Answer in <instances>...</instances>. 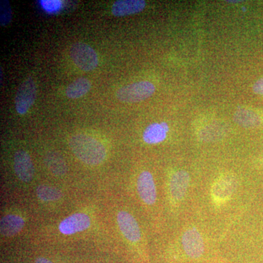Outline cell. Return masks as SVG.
Segmentation results:
<instances>
[{
	"label": "cell",
	"instance_id": "12",
	"mask_svg": "<svg viewBox=\"0 0 263 263\" xmlns=\"http://www.w3.org/2000/svg\"><path fill=\"white\" fill-rule=\"evenodd\" d=\"M144 0H119L112 5L111 12L115 16L136 14L144 10Z\"/></svg>",
	"mask_w": 263,
	"mask_h": 263
},
{
	"label": "cell",
	"instance_id": "4",
	"mask_svg": "<svg viewBox=\"0 0 263 263\" xmlns=\"http://www.w3.org/2000/svg\"><path fill=\"white\" fill-rule=\"evenodd\" d=\"M37 96V88L34 80L31 78L26 79L19 86L15 98V107L17 113L24 115L32 106Z\"/></svg>",
	"mask_w": 263,
	"mask_h": 263
},
{
	"label": "cell",
	"instance_id": "21",
	"mask_svg": "<svg viewBox=\"0 0 263 263\" xmlns=\"http://www.w3.org/2000/svg\"><path fill=\"white\" fill-rule=\"evenodd\" d=\"M43 8L48 12H54L60 8V1H41Z\"/></svg>",
	"mask_w": 263,
	"mask_h": 263
},
{
	"label": "cell",
	"instance_id": "5",
	"mask_svg": "<svg viewBox=\"0 0 263 263\" xmlns=\"http://www.w3.org/2000/svg\"><path fill=\"white\" fill-rule=\"evenodd\" d=\"M238 179L231 174H226L216 180L212 188L213 198L216 202H224L234 195L238 189Z\"/></svg>",
	"mask_w": 263,
	"mask_h": 263
},
{
	"label": "cell",
	"instance_id": "23",
	"mask_svg": "<svg viewBox=\"0 0 263 263\" xmlns=\"http://www.w3.org/2000/svg\"><path fill=\"white\" fill-rule=\"evenodd\" d=\"M35 263H53L49 259L44 258V257H38L36 259Z\"/></svg>",
	"mask_w": 263,
	"mask_h": 263
},
{
	"label": "cell",
	"instance_id": "19",
	"mask_svg": "<svg viewBox=\"0 0 263 263\" xmlns=\"http://www.w3.org/2000/svg\"><path fill=\"white\" fill-rule=\"evenodd\" d=\"M37 195L42 201L53 202L61 199L62 193L60 190L53 186L41 185L37 188Z\"/></svg>",
	"mask_w": 263,
	"mask_h": 263
},
{
	"label": "cell",
	"instance_id": "15",
	"mask_svg": "<svg viewBox=\"0 0 263 263\" xmlns=\"http://www.w3.org/2000/svg\"><path fill=\"white\" fill-rule=\"evenodd\" d=\"M233 120L240 127L245 128H255L261 124L258 114L246 108L238 109L233 116Z\"/></svg>",
	"mask_w": 263,
	"mask_h": 263
},
{
	"label": "cell",
	"instance_id": "11",
	"mask_svg": "<svg viewBox=\"0 0 263 263\" xmlns=\"http://www.w3.org/2000/svg\"><path fill=\"white\" fill-rule=\"evenodd\" d=\"M190 182V174L180 170L171 176L170 180V193L176 201H181L186 195Z\"/></svg>",
	"mask_w": 263,
	"mask_h": 263
},
{
	"label": "cell",
	"instance_id": "6",
	"mask_svg": "<svg viewBox=\"0 0 263 263\" xmlns=\"http://www.w3.org/2000/svg\"><path fill=\"white\" fill-rule=\"evenodd\" d=\"M181 243L185 253L190 258H200L205 252L203 238L195 228H190L183 233Z\"/></svg>",
	"mask_w": 263,
	"mask_h": 263
},
{
	"label": "cell",
	"instance_id": "18",
	"mask_svg": "<svg viewBox=\"0 0 263 263\" xmlns=\"http://www.w3.org/2000/svg\"><path fill=\"white\" fill-rule=\"evenodd\" d=\"M46 164L52 174L57 176H62L67 173V164L60 154L50 152L46 156Z\"/></svg>",
	"mask_w": 263,
	"mask_h": 263
},
{
	"label": "cell",
	"instance_id": "13",
	"mask_svg": "<svg viewBox=\"0 0 263 263\" xmlns=\"http://www.w3.org/2000/svg\"><path fill=\"white\" fill-rule=\"evenodd\" d=\"M168 125L165 122L153 123L143 132V138L148 144H157L162 143L167 138Z\"/></svg>",
	"mask_w": 263,
	"mask_h": 263
},
{
	"label": "cell",
	"instance_id": "14",
	"mask_svg": "<svg viewBox=\"0 0 263 263\" xmlns=\"http://www.w3.org/2000/svg\"><path fill=\"white\" fill-rule=\"evenodd\" d=\"M23 218L20 216L9 214L2 218L0 221V232L5 237H12L22 231L24 226Z\"/></svg>",
	"mask_w": 263,
	"mask_h": 263
},
{
	"label": "cell",
	"instance_id": "10",
	"mask_svg": "<svg viewBox=\"0 0 263 263\" xmlns=\"http://www.w3.org/2000/svg\"><path fill=\"white\" fill-rule=\"evenodd\" d=\"M117 222L122 234L131 242H138L141 239V233L139 224L134 216L122 211L117 215Z\"/></svg>",
	"mask_w": 263,
	"mask_h": 263
},
{
	"label": "cell",
	"instance_id": "24",
	"mask_svg": "<svg viewBox=\"0 0 263 263\" xmlns=\"http://www.w3.org/2000/svg\"><path fill=\"white\" fill-rule=\"evenodd\" d=\"M240 2H241V1H238H238H227V3H240Z\"/></svg>",
	"mask_w": 263,
	"mask_h": 263
},
{
	"label": "cell",
	"instance_id": "9",
	"mask_svg": "<svg viewBox=\"0 0 263 263\" xmlns=\"http://www.w3.org/2000/svg\"><path fill=\"white\" fill-rule=\"evenodd\" d=\"M13 167L17 177L24 182H29L34 178V167L32 159L27 152L18 151L13 159Z\"/></svg>",
	"mask_w": 263,
	"mask_h": 263
},
{
	"label": "cell",
	"instance_id": "22",
	"mask_svg": "<svg viewBox=\"0 0 263 263\" xmlns=\"http://www.w3.org/2000/svg\"><path fill=\"white\" fill-rule=\"evenodd\" d=\"M252 90L255 94L263 95V78L254 83Z\"/></svg>",
	"mask_w": 263,
	"mask_h": 263
},
{
	"label": "cell",
	"instance_id": "16",
	"mask_svg": "<svg viewBox=\"0 0 263 263\" xmlns=\"http://www.w3.org/2000/svg\"><path fill=\"white\" fill-rule=\"evenodd\" d=\"M91 88V82L87 79L79 78L67 86L66 95L70 99L80 98L87 94Z\"/></svg>",
	"mask_w": 263,
	"mask_h": 263
},
{
	"label": "cell",
	"instance_id": "17",
	"mask_svg": "<svg viewBox=\"0 0 263 263\" xmlns=\"http://www.w3.org/2000/svg\"><path fill=\"white\" fill-rule=\"evenodd\" d=\"M226 127L220 123H213L200 131V136L202 141L205 142L216 141L220 140L226 134Z\"/></svg>",
	"mask_w": 263,
	"mask_h": 263
},
{
	"label": "cell",
	"instance_id": "3",
	"mask_svg": "<svg viewBox=\"0 0 263 263\" xmlns=\"http://www.w3.org/2000/svg\"><path fill=\"white\" fill-rule=\"evenodd\" d=\"M70 54L72 61L85 72L95 70L98 65V57L91 46L84 43H76L71 46Z\"/></svg>",
	"mask_w": 263,
	"mask_h": 263
},
{
	"label": "cell",
	"instance_id": "8",
	"mask_svg": "<svg viewBox=\"0 0 263 263\" xmlns=\"http://www.w3.org/2000/svg\"><path fill=\"white\" fill-rule=\"evenodd\" d=\"M91 226V219L84 213H76L66 218L59 226L60 233L66 235L84 231Z\"/></svg>",
	"mask_w": 263,
	"mask_h": 263
},
{
	"label": "cell",
	"instance_id": "7",
	"mask_svg": "<svg viewBox=\"0 0 263 263\" xmlns=\"http://www.w3.org/2000/svg\"><path fill=\"white\" fill-rule=\"evenodd\" d=\"M137 190L142 201L146 205H154L157 201V188L153 176L149 171H143L138 176Z\"/></svg>",
	"mask_w": 263,
	"mask_h": 263
},
{
	"label": "cell",
	"instance_id": "1",
	"mask_svg": "<svg viewBox=\"0 0 263 263\" xmlns=\"http://www.w3.org/2000/svg\"><path fill=\"white\" fill-rule=\"evenodd\" d=\"M69 144L76 157L89 165L101 164L106 157L105 146L98 140L87 135H75L70 138Z\"/></svg>",
	"mask_w": 263,
	"mask_h": 263
},
{
	"label": "cell",
	"instance_id": "20",
	"mask_svg": "<svg viewBox=\"0 0 263 263\" xmlns=\"http://www.w3.org/2000/svg\"><path fill=\"white\" fill-rule=\"evenodd\" d=\"M12 20V10L8 0L0 2V24L2 27L9 25Z\"/></svg>",
	"mask_w": 263,
	"mask_h": 263
},
{
	"label": "cell",
	"instance_id": "2",
	"mask_svg": "<svg viewBox=\"0 0 263 263\" xmlns=\"http://www.w3.org/2000/svg\"><path fill=\"white\" fill-rule=\"evenodd\" d=\"M155 85L143 81L126 85L118 90L117 98L126 103H136L150 98L155 92Z\"/></svg>",
	"mask_w": 263,
	"mask_h": 263
}]
</instances>
